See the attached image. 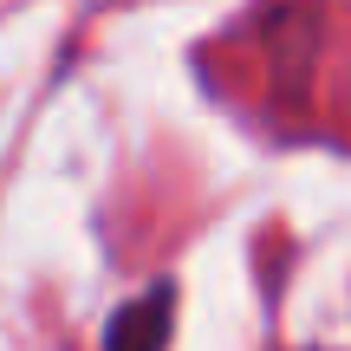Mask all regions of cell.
Masks as SVG:
<instances>
[{
	"instance_id": "obj_1",
	"label": "cell",
	"mask_w": 351,
	"mask_h": 351,
	"mask_svg": "<svg viewBox=\"0 0 351 351\" xmlns=\"http://www.w3.org/2000/svg\"><path fill=\"white\" fill-rule=\"evenodd\" d=\"M169 332H176V280H156L111 313L104 351H169Z\"/></svg>"
}]
</instances>
